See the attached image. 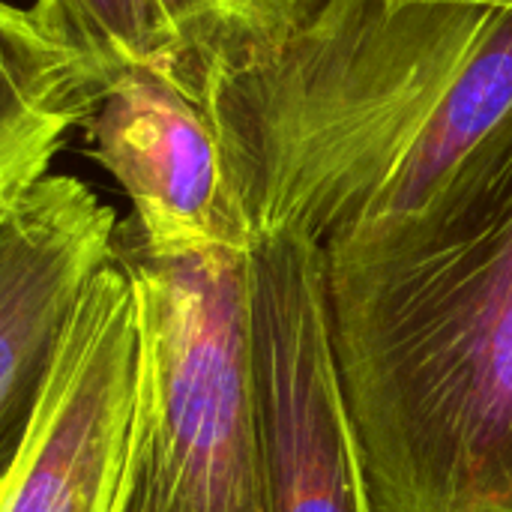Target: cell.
<instances>
[{
  "label": "cell",
  "instance_id": "1",
  "mask_svg": "<svg viewBox=\"0 0 512 512\" xmlns=\"http://www.w3.org/2000/svg\"><path fill=\"white\" fill-rule=\"evenodd\" d=\"M198 102L252 234L327 255L426 219L512 117V12L474 3L318 0Z\"/></svg>",
  "mask_w": 512,
  "mask_h": 512
},
{
  "label": "cell",
  "instance_id": "2",
  "mask_svg": "<svg viewBox=\"0 0 512 512\" xmlns=\"http://www.w3.org/2000/svg\"><path fill=\"white\" fill-rule=\"evenodd\" d=\"M375 512H512V117L405 234L324 252Z\"/></svg>",
  "mask_w": 512,
  "mask_h": 512
},
{
  "label": "cell",
  "instance_id": "3",
  "mask_svg": "<svg viewBox=\"0 0 512 512\" xmlns=\"http://www.w3.org/2000/svg\"><path fill=\"white\" fill-rule=\"evenodd\" d=\"M114 258L138 303L120 512H261L249 249L159 252L120 219Z\"/></svg>",
  "mask_w": 512,
  "mask_h": 512
},
{
  "label": "cell",
  "instance_id": "4",
  "mask_svg": "<svg viewBox=\"0 0 512 512\" xmlns=\"http://www.w3.org/2000/svg\"><path fill=\"white\" fill-rule=\"evenodd\" d=\"M249 342L261 512H375L333 354L321 243H252Z\"/></svg>",
  "mask_w": 512,
  "mask_h": 512
},
{
  "label": "cell",
  "instance_id": "5",
  "mask_svg": "<svg viewBox=\"0 0 512 512\" xmlns=\"http://www.w3.org/2000/svg\"><path fill=\"white\" fill-rule=\"evenodd\" d=\"M138 393V303L111 255L0 471V512H120Z\"/></svg>",
  "mask_w": 512,
  "mask_h": 512
},
{
  "label": "cell",
  "instance_id": "6",
  "mask_svg": "<svg viewBox=\"0 0 512 512\" xmlns=\"http://www.w3.org/2000/svg\"><path fill=\"white\" fill-rule=\"evenodd\" d=\"M117 213L78 177L0 192V471L54 372L75 312L114 255Z\"/></svg>",
  "mask_w": 512,
  "mask_h": 512
},
{
  "label": "cell",
  "instance_id": "7",
  "mask_svg": "<svg viewBox=\"0 0 512 512\" xmlns=\"http://www.w3.org/2000/svg\"><path fill=\"white\" fill-rule=\"evenodd\" d=\"M90 156L126 192V216L159 252L252 249L201 102L159 66L117 75L81 123Z\"/></svg>",
  "mask_w": 512,
  "mask_h": 512
},
{
  "label": "cell",
  "instance_id": "8",
  "mask_svg": "<svg viewBox=\"0 0 512 512\" xmlns=\"http://www.w3.org/2000/svg\"><path fill=\"white\" fill-rule=\"evenodd\" d=\"M99 99L90 72L0 0V192L48 171Z\"/></svg>",
  "mask_w": 512,
  "mask_h": 512
},
{
  "label": "cell",
  "instance_id": "9",
  "mask_svg": "<svg viewBox=\"0 0 512 512\" xmlns=\"http://www.w3.org/2000/svg\"><path fill=\"white\" fill-rule=\"evenodd\" d=\"M171 36V78L195 99L204 81L273 51L318 0H156Z\"/></svg>",
  "mask_w": 512,
  "mask_h": 512
},
{
  "label": "cell",
  "instance_id": "10",
  "mask_svg": "<svg viewBox=\"0 0 512 512\" xmlns=\"http://www.w3.org/2000/svg\"><path fill=\"white\" fill-rule=\"evenodd\" d=\"M36 27L69 51L102 90L132 66L171 75L174 51L156 0H33Z\"/></svg>",
  "mask_w": 512,
  "mask_h": 512
},
{
  "label": "cell",
  "instance_id": "11",
  "mask_svg": "<svg viewBox=\"0 0 512 512\" xmlns=\"http://www.w3.org/2000/svg\"><path fill=\"white\" fill-rule=\"evenodd\" d=\"M396 3H414V0H396ZM432 3H474V6H495L512 12V0H432Z\"/></svg>",
  "mask_w": 512,
  "mask_h": 512
}]
</instances>
